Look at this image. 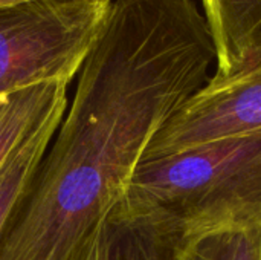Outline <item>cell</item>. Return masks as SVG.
Segmentation results:
<instances>
[{"label": "cell", "instance_id": "cell-1", "mask_svg": "<svg viewBox=\"0 0 261 260\" xmlns=\"http://www.w3.org/2000/svg\"><path fill=\"white\" fill-rule=\"evenodd\" d=\"M214 69L194 0H112L73 100L0 236V260H76L153 138Z\"/></svg>", "mask_w": 261, "mask_h": 260}, {"label": "cell", "instance_id": "cell-2", "mask_svg": "<svg viewBox=\"0 0 261 260\" xmlns=\"http://www.w3.org/2000/svg\"><path fill=\"white\" fill-rule=\"evenodd\" d=\"M115 208L164 215L180 238L229 227L261 230V130L142 161Z\"/></svg>", "mask_w": 261, "mask_h": 260}, {"label": "cell", "instance_id": "cell-3", "mask_svg": "<svg viewBox=\"0 0 261 260\" xmlns=\"http://www.w3.org/2000/svg\"><path fill=\"white\" fill-rule=\"evenodd\" d=\"M112 0H41L0 9V97L78 75Z\"/></svg>", "mask_w": 261, "mask_h": 260}, {"label": "cell", "instance_id": "cell-4", "mask_svg": "<svg viewBox=\"0 0 261 260\" xmlns=\"http://www.w3.org/2000/svg\"><path fill=\"white\" fill-rule=\"evenodd\" d=\"M260 130L261 57H254L228 74H213L206 84L158 132L142 161Z\"/></svg>", "mask_w": 261, "mask_h": 260}, {"label": "cell", "instance_id": "cell-5", "mask_svg": "<svg viewBox=\"0 0 261 260\" xmlns=\"http://www.w3.org/2000/svg\"><path fill=\"white\" fill-rule=\"evenodd\" d=\"M179 239V227L167 216L113 208L93 230L76 260H170Z\"/></svg>", "mask_w": 261, "mask_h": 260}, {"label": "cell", "instance_id": "cell-6", "mask_svg": "<svg viewBox=\"0 0 261 260\" xmlns=\"http://www.w3.org/2000/svg\"><path fill=\"white\" fill-rule=\"evenodd\" d=\"M216 48V75L261 57V0H202Z\"/></svg>", "mask_w": 261, "mask_h": 260}, {"label": "cell", "instance_id": "cell-7", "mask_svg": "<svg viewBox=\"0 0 261 260\" xmlns=\"http://www.w3.org/2000/svg\"><path fill=\"white\" fill-rule=\"evenodd\" d=\"M69 84L46 81L0 97V167L50 116L64 113Z\"/></svg>", "mask_w": 261, "mask_h": 260}, {"label": "cell", "instance_id": "cell-8", "mask_svg": "<svg viewBox=\"0 0 261 260\" xmlns=\"http://www.w3.org/2000/svg\"><path fill=\"white\" fill-rule=\"evenodd\" d=\"M64 113L50 116L21 143L0 167V236L26 193Z\"/></svg>", "mask_w": 261, "mask_h": 260}, {"label": "cell", "instance_id": "cell-9", "mask_svg": "<svg viewBox=\"0 0 261 260\" xmlns=\"http://www.w3.org/2000/svg\"><path fill=\"white\" fill-rule=\"evenodd\" d=\"M170 260H261V230L229 227L182 236Z\"/></svg>", "mask_w": 261, "mask_h": 260}, {"label": "cell", "instance_id": "cell-10", "mask_svg": "<svg viewBox=\"0 0 261 260\" xmlns=\"http://www.w3.org/2000/svg\"><path fill=\"white\" fill-rule=\"evenodd\" d=\"M32 2H41V0H0V9L17 6V5H24V3H32Z\"/></svg>", "mask_w": 261, "mask_h": 260}]
</instances>
